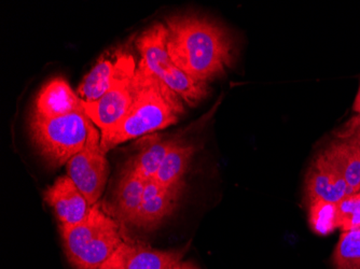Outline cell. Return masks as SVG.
<instances>
[{"instance_id": "6da1fadb", "label": "cell", "mask_w": 360, "mask_h": 269, "mask_svg": "<svg viewBox=\"0 0 360 269\" xmlns=\"http://www.w3.org/2000/svg\"><path fill=\"white\" fill-rule=\"evenodd\" d=\"M165 25L172 62L192 78L207 83L231 67L233 39L219 24L196 14H180Z\"/></svg>"}, {"instance_id": "7a4b0ae2", "label": "cell", "mask_w": 360, "mask_h": 269, "mask_svg": "<svg viewBox=\"0 0 360 269\" xmlns=\"http://www.w3.org/2000/svg\"><path fill=\"white\" fill-rule=\"evenodd\" d=\"M134 97L122 120L115 126L101 131L104 152L117 145L145 135H151L179 121L185 112L184 100L161 79L151 74L139 62L133 78Z\"/></svg>"}, {"instance_id": "3957f363", "label": "cell", "mask_w": 360, "mask_h": 269, "mask_svg": "<svg viewBox=\"0 0 360 269\" xmlns=\"http://www.w3.org/2000/svg\"><path fill=\"white\" fill-rule=\"evenodd\" d=\"M88 115L82 107L60 117H30V133L36 147L49 165H68L72 157L80 152L88 139Z\"/></svg>"}, {"instance_id": "277c9868", "label": "cell", "mask_w": 360, "mask_h": 269, "mask_svg": "<svg viewBox=\"0 0 360 269\" xmlns=\"http://www.w3.org/2000/svg\"><path fill=\"white\" fill-rule=\"evenodd\" d=\"M88 139L80 152L68 163V175L86 196L91 206L98 203L108 179L106 153L101 145V133L92 121L88 123Z\"/></svg>"}, {"instance_id": "5b68a950", "label": "cell", "mask_w": 360, "mask_h": 269, "mask_svg": "<svg viewBox=\"0 0 360 269\" xmlns=\"http://www.w3.org/2000/svg\"><path fill=\"white\" fill-rule=\"evenodd\" d=\"M136 68L119 77L104 96L96 102H82L84 112L101 131H107L120 122L132 105L134 97L133 78Z\"/></svg>"}, {"instance_id": "8992f818", "label": "cell", "mask_w": 360, "mask_h": 269, "mask_svg": "<svg viewBox=\"0 0 360 269\" xmlns=\"http://www.w3.org/2000/svg\"><path fill=\"white\" fill-rule=\"evenodd\" d=\"M136 67L134 58L124 52L103 56L79 86L78 96L84 103L96 102L119 77Z\"/></svg>"}, {"instance_id": "52a82bcc", "label": "cell", "mask_w": 360, "mask_h": 269, "mask_svg": "<svg viewBox=\"0 0 360 269\" xmlns=\"http://www.w3.org/2000/svg\"><path fill=\"white\" fill-rule=\"evenodd\" d=\"M307 194L309 202L321 199L335 204L352 195L339 166L325 153L317 157L309 168Z\"/></svg>"}, {"instance_id": "ba28073f", "label": "cell", "mask_w": 360, "mask_h": 269, "mask_svg": "<svg viewBox=\"0 0 360 269\" xmlns=\"http://www.w3.org/2000/svg\"><path fill=\"white\" fill-rule=\"evenodd\" d=\"M44 199L53 208L60 225H75L84 221L92 206L68 176L58 178L44 192Z\"/></svg>"}, {"instance_id": "9c48e42d", "label": "cell", "mask_w": 360, "mask_h": 269, "mask_svg": "<svg viewBox=\"0 0 360 269\" xmlns=\"http://www.w3.org/2000/svg\"><path fill=\"white\" fill-rule=\"evenodd\" d=\"M180 191L181 188L167 189L155 179L148 180L146 183L141 208L132 225L145 230L157 228L175 210Z\"/></svg>"}, {"instance_id": "30bf717a", "label": "cell", "mask_w": 360, "mask_h": 269, "mask_svg": "<svg viewBox=\"0 0 360 269\" xmlns=\"http://www.w3.org/2000/svg\"><path fill=\"white\" fill-rule=\"evenodd\" d=\"M82 107L84 103L70 88L68 81L63 78H56L49 81L40 90L36 97L35 109L32 114L50 119L68 114Z\"/></svg>"}, {"instance_id": "8fae6325", "label": "cell", "mask_w": 360, "mask_h": 269, "mask_svg": "<svg viewBox=\"0 0 360 269\" xmlns=\"http://www.w3.org/2000/svg\"><path fill=\"white\" fill-rule=\"evenodd\" d=\"M123 242L120 226L112 218L70 263L76 269H98Z\"/></svg>"}, {"instance_id": "7c38bea8", "label": "cell", "mask_w": 360, "mask_h": 269, "mask_svg": "<svg viewBox=\"0 0 360 269\" xmlns=\"http://www.w3.org/2000/svg\"><path fill=\"white\" fill-rule=\"evenodd\" d=\"M167 25L157 23L145 30L136 41L141 62L159 79L174 65L167 51Z\"/></svg>"}, {"instance_id": "4fadbf2b", "label": "cell", "mask_w": 360, "mask_h": 269, "mask_svg": "<svg viewBox=\"0 0 360 269\" xmlns=\"http://www.w3.org/2000/svg\"><path fill=\"white\" fill-rule=\"evenodd\" d=\"M112 218L108 216L97 203L91 208L90 214L84 221L75 225H60L63 244L68 261L72 262L86 244L96 236Z\"/></svg>"}, {"instance_id": "5bb4252c", "label": "cell", "mask_w": 360, "mask_h": 269, "mask_svg": "<svg viewBox=\"0 0 360 269\" xmlns=\"http://www.w3.org/2000/svg\"><path fill=\"white\" fill-rule=\"evenodd\" d=\"M177 141V139L165 138L159 133H151L141 139L139 153L127 163L125 168L134 171L146 181L155 179L160 166Z\"/></svg>"}, {"instance_id": "9a60e30c", "label": "cell", "mask_w": 360, "mask_h": 269, "mask_svg": "<svg viewBox=\"0 0 360 269\" xmlns=\"http://www.w3.org/2000/svg\"><path fill=\"white\" fill-rule=\"evenodd\" d=\"M147 181L125 168L115 192V210L122 221L132 224L141 208Z\"/></svg>"}, {"instance_id": "2e32d148", "label": "cell", "mask_w": 360, "mask_h": 269, "mask_svg": "<svg viewBox=\"0 0 360 269\" xmlns=\"http://www.w3.org/2000/svg\"><path fill=\"white\" fill-rule=\"evenodd\" d=\"M196 147L178 140L167 153L155 180L167 189L183 187V179L189 168L190 162L195 153Z\"/></svg>"}, {"instance_id": "e0dca14e", "label": "cell", "mask_w": 360, "mask_h": 269, "mask_svg": "<svg viewBox=\"0 0 360 269\" xmlns=\"http://www.w3.org/2000/svg\"><path fill=\"white\" fill-rule=\"evenodd\" d=\"M181 251H163L141 244L124 242V258L127 269H171L181 261Z\"/></svg>"}, {"instance_id": "ac0fdd59", "label": "cell", "mask_w": 360, "mask_h": 269, "mask_svg": "<svg viewBox=\"0 0 360 269\" xmlns=\"http://www.w3.org/2000/svg\"><path fill=\"white\" fill-rule=\"evenodd\" d=\"M341 169L352 195L360 192V145L347 140L331 143L325 152Z\"/></svg>"}, {"instance_id": "d6986e66", "label": "cell", "mask_w": 360, "mask_h": 269, "mask_svg": "<svg viewBox=\"0 0 360 269\" xmlns=\"http://www.w3.org/2000/svg\"><path fill=\"white\" fill-rule=\"evenodd\" d=\"M160 79L190 106L201 102L208 93L207 83L192 78L175 65Z\"/></svg>"}, {"instance_id": "ffe728a7", "label": "cell", "mask_w": 360, "mask_h": 269, "mask_svg": "<svg viewBox=\"0 0 360 269\" xmlns=\"http://www.w3.org/2000/svg\"><path fill=\"white\" fill-rule=\"evenodd\" d=\"M333 262L335 269H360V228L342 232Z\"/></svg>"}, {"instance_id": "44dd1931", "label": "cell", "mask_w": 360, "mask_h": 269, "mask_svg": "<svg viewBox=\"0 0 360 269\" xmlns=\"http://www.w3.org/2000/svg\"><path fill=\"white\" fill-rule=\"evenodd\" d=\"M309 222L316 234H330L338 228L337 204L321 199L309 202Z\"/></svg>"}, {"instance_id": "7402d4cb", "label": "cell", "mask_w": 360, "mask_h": 269, "mask_svg": "<svg viewBox=\"0 0 360 269\" xmlns=\"http://www.w3.org/2000/svg\"><path fill=\"white\" fill-rule=\"evenodd\" d=\"M338 228L343 232L360 228V194H353L337 203Z\"/></svg>"}, {"instance_id": "603a6c76", "label": "cell", "mask_w": 360, "mask_h": 269, "mask_svg": "<svg viewBox=\"0 0 360 269\" xmlns=\"http://www.w3.org/2000/svg\"><path fill=\"white\" fill-rule=\"evenodd\" d=\"M337 136L341 140L349 141L360 145V115L352 117L349 122L345 123L341 131L337 133Z\"/></svg>"}, {"instance_id": "cb8c5ba5", "label": "cell", "mask_w": 360, "mask_h": 269, "mask_svg": "<svg viewBox=\"0 0 360 269\" xmlns=\"http://www.w3.org/2000/svg\"><path fill=\"white\" fill-rule=\"evenodd\" d=\"M98 269H127L124 258V242Z\"/></svg>"}, {"instance_id": "d4e9b609", "label": "cell", "mask_w": 360, "mask_h": 269, "mask_svg": "<svg viewBox=\"0 0 360 269\" xmlns=\"http://www.w3.org/2000/svg\"><path fill=\"white\" fill-rule=\"evenodd\" d=\"M171 269H200L199 267L196 266L194 263L192 262H183L180 261L177 264L174 265Z\"/></svg>"}, {"instance_id": "484cf974", "label": "cell", "mask_w": 360, "mask_h": 269, "mask_svg": "<svg viewBox=\"0 0 360 269\" xmlns=\"http://www.w3.org/2000/svg\"><path fill=\"white\" fill-rule=\"evenodd\" d=\"M353 110L360 115V86L358 88L357 95H356L355 102H354Z\"/></svg>"}, {"instance_id": "4316f807", "label": "cell", "mask_w": 360, "mask_h": 269, "mask_svg": "<svg viewBox=\"0 0 360 269\" xmlns=\"http://www.w3.org/2000/svg\"><path fill=\"white\" fill-rule=\"evenodd\" d=\"M359 194H360V192H359Z\"/></svg>"}]
</instances>
